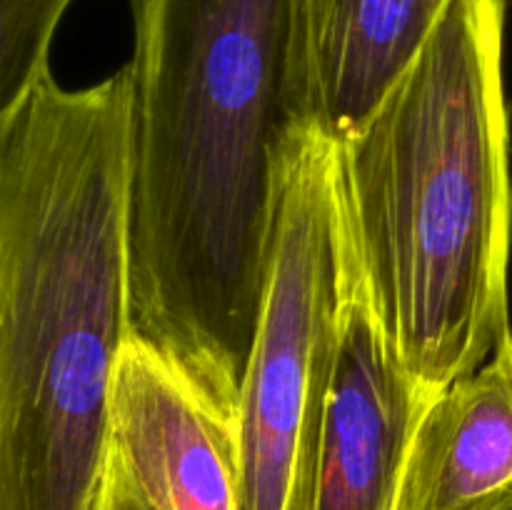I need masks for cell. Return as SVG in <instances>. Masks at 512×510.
I'll return each mask as SVG.
<instances>
[{
    "label": "cell",
    "instance_id": "obj_1",
    "mask_svg": "<svg viewBox=\"0 0 512 510\" xmlns=\"http://www.w3.org/2000/svg\"><path fill=\"white\" fill-rule=\"evenodd\" d=\"M130 63L0 113V510H95L130 310Z\"/></svg>",
    "mask_w": 512,
    "mask_h": 510
},
{
    "label": "cell",
    "instance_id": "obj_2",
    "mask_svg": "<svg viewBox=\"0 0 512 510\" xmlns=\"http://www.w3.org/2000/svg\"><path fill=\"white\" fill-rule=\"evenodd\" d=\"M505 0H450L383 103L335 145L355 255L405 373L438 398L510 333Z\"/></svg>",
    "mask_w": 512,
    "mask_h": 510
},
{
    "label": "cell",
    "instance_id": "obj_3",
    "mask_svg": "<svg viewBox=\"0 0 512 510\" xmlns=\"http://www.w3.org/2000/svg\"><path fill=\"white\" fill-rule=\"evenodd\" d=\"M353 260L335 143L305 130L285 170L240 388V510H310Z\"/></svg>",
    "mask_w": 512,
    "mask_h": 510
},
{
    "label": "cell",
    "instance_id": "obj_4",
    "mask_svg": "<svg viewBox=\"0 0 512 510\" xmlns=\"http://www.w3.org/2000/svg\"><path fill=\"white\" fill-rule=\"evenodd\" d=\"M433 400L395 358L355 255L310 510H398L405 458Z\"/></svg>",
    "mask_w": 512,
    "mask_h": 510
},
{
    "label": "cell",
    "instance_id": "obj_5",
    "mask_svg": "<svg viewBox=\"0 0 512 510\" xmlns=\"http://www.w3.org/2000/svg\"><path fill=\"white\" fill-rule=\"evenodd\" d=\"M110 428L153 510H240L235 415L135 330L115 368Z\"/></svg>",
    "mask_w": 512,
    "mask_h": 510
},
{
    "label": "cell",
    "instance_id": "obj_6",
    "mask_svg": "<svg viewBox=\"0 0 512 510\" xmlns=\"http://www.w3.org/2000/svg\"><path fill=\"white\" fill-rule=\"evenodd\" d=\"M450 0H288V68L305 130L343 143L363 128Z\"/></svg>",
    "mask_w": 512,
    "mask_h": 510
},
{
    "label": "cell",
    "instance_id": "obj_7",
    "mask_svg": "<svg viewBox=\"0 0 512 510\" xmlns=\"http://www.w3.org/2000/svg\"><path fill=\"white\" fill-rule=\"evenodd\" d=\"M398 510H512V330L415 428Z\"/></svg>",
    "mask_w": 512,
    "mask_h": 510
},
{
    "label": "cell",
    "instance_id": "obj_8",
    "mask_svg": "<svg viewBox=\"0 0 512 510\" xmlns=\"http://www.w3.org/2000/svg\"><path fill=\"white\" fill-rule=\"evenodd\" d=\"M70 0H0V113L48 73V48Z\"/></svg>",
    "mask_w": 512,
    "mask_h": 510
},
{
    "label": "cell",
    "instance_id": "obj_9",
    "mask_svg": "<svg viewBox=\"0 0 512 510\" xmlns=\"http://www.w3.org/2000/svg\"><path fill=\"white\" fill-rule=\"evenodd\" d=\"M95 510H153L148 500H145V495L140 493L128 463H125L115 445H110L108 468H105L103 488H100Z\"/></svg>",
    "mask_w": 512,
    "mask_h": 510
}]
</instances>
